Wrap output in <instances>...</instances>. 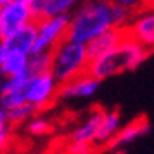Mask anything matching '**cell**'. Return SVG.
<instances>
[{"label": "cell", "instance_id": "cell-1", "mask_svg": "<svg viewBox=\"0 0 154 154\" xmlns=\"http://www.w3.org/2000/svg\"><path fill=\"white\" fill-rule=\"evenodd\" d=\"M132 12L116 2L82 0L69 12L66 38L71 42L87 43L109 28H125Z\"/></svg>", "mask_w": 154, "mask_h": 154}, {"label": "cell", "instance_id": "cell-2", "mask_svg": "<svg viewBox=\"0 0 154 154\" xmlns=\"http://www.w3.org/2000/svg\"><path fill=\"white\" fill-rule=\"evenodd\" d=\"M149 56H151V49L135 42L132 36L125 35L114 47L92 57L87 66V73L102 82L126 71L137 69L146 63Z\"/></svg>", "mask_w": 154, "mask_h": 154}, {"label": "cell", "instance_id": "cell-3", "mask_svg": "<svg viewBox=\"0 0 154 154\" xmlns=\"http://www.w3.org/2000/svg\"><path fill=\"white\" fill-rule=\"evenodd\" d=\"M88 52L83 43L71 42L64 38L50 52V75L57 83H66L71 78L87 73L88 66Z\"/></svg>", "mask_w": 154, "mask_h": 154}, {"label": "cell", "instance_id": "cell-4", "mask_svg": "<svg viewBox=\"0 0 154 154\" xmlns=\"http://www.w3.org/2000/svg\"><path fill=\"white\" fill-rule=\"evenodd\" d=\"M36 33L35 42L29 54L38 52H52L59 42H63L68 33V23L69 14H59V16H45L36 19Z\"/></svg>", "mask_w": 154, "mask_h": 154}, {"label": "cell", "instance_id": "cell-5", "mask_svg": "<svg viewBox=\"0 0 154 154\" xmlns=\"http://www.w3.org/2000/svg\"><path fill=\"white\" fill-rule=\"evenodd\" d=\"M57 90H59V83L54 80L50 71L29 73L28 80L24 83V88H23L24 102L31 104L36 111L45 109L57 97Z\"/></svg>", "mask_w": 154, "mask_h": 154}, {"label": "cell", "instance_id": "cell-6", "mask_svg": "<svg viewBox=\"0 0 154 154\" xmlns=\"http://www.w3.org/2000/svg\"><path fill=\"white\" fill-rule=\"evenodd\" d=\"M31 21H35V17L26 0H9L0 5V26L4 29V36Z\"/></svg>", "mask_w": 154, "mask_h": 154}, {"label": "cell", "instance_id": "cell-7", "mask_svg": "<svg viewBox=\"0 0 154 154\" xmlns=\"http://www.w3.org/2000/svg\"><path fill=\"white\" fill-rule=\"evenodd\" d=\"M100 88V80L92 76L88 73H82L78 76L71 78L69 82L59 85L57 95L68 100H83V99H90Z\"/></svg>", "mask_w": 154, "mask_h": 154}, {"label": "cell", "instance_id": "cell-8", "mask_svg": "<svg viewBox=\"0 0 154 154\" xmlns=\"http://www.w3.org/2000/svg\"><path fill=\"white\" fill-rule=\"evenodd\" d=\"M139 16L130 17L128 24L125 26L126 35L132 36L135 42L144 45L147 49H152L154 45V14L151 9H144L140 12H135Z\"/></svg>", "mask_w": 154, "mask_h": 154}, {"label": "cell", "instance_id": "cell-9", "mask_svg": "<svg viewBox=\"0 0 154 154\" xmlns=\"http://www.w3.org/2000/svg\"><path fill=\"white\" fill-rule=\"evenodd\" d=\"M151 130V125H149V121L146 118H137L130 121V123H126L125 126L121 125L118 128V132L114 133V137H112L109 142H107V147L112 149V151H118L121 147L128 146V144H132L135 142L137 139L140 137H144L147 135Z\"/></svg>", "mask_w": 154, "mask_h": 154}, {"label": "cell", "instance_id": "cell-10", "mask_svg": "<svg viewBox=\"0 0 154 154\" xmlns=\"http://www.w3.org/2000/svg\"><path fill=\"white\" fill-rule=\"evenodd\" d=\"M28 57L29 54L19 49H12L5 43H0V73L2 76H14L28 71Z\"/></svg>", "mask_w": 154, "mask_h": 154}, {"label": "cell", "instance_id": "cell-11", "mask_svg": "<svg viewBox=\"0 0 154 154\" xmlns=\"http://www.w3.org/2000/svg\"><path fill=\"white\" fill-rule=\"evenodd\" d=\"M102 114H104L102 109H94L87 118L82 119V121L73 128V132H71V135H69L71 142L88 144V146L94 147L95 137H97L99 125H100V119H102Z\"/></svg>", "mask_w": 154, "mask_h": 154}, {"label": "cell", "instance_id": "cell-12", "mask_svg": "<svg viewBox=\"0 0 154 154\" xmlns=\"http://www.w3.org/2000/svg\"><path fill=\"white\" fill-rule=\"evenodd\" d=\"M35 33H36V23L31 21L19 26L12 33L5 35L2 42L5 45H9V47H12V49H19L23 52L29 54L31 47H33V42H35Z\"/></svg>", "mask_w": 154, "mask_h": 154}, {"label": "cell", "instance_id": "cell-13", "mask_svg": "<svg viewBox=\"0 0 154 154\" xmlns=\"http://www.w3.org/2000/svg\"><path fill=\"white\" fill-rule=\"evenodd\" d=\"M126 35V29L125 28H109L102 31L100 35H97L95 38H92L90 42L87 43V52H88V57H95L99 54H102L106 50H109L111 47H114L116 43Z\"/></svg>", "mask_w": 154, "mask_h": 154}, {"label": "cell", "instance_id": "cell-14", "mask_svg": "<svg viewBox=\"0 0 154 154\" xmlns=\"http://www.w3.org/2000/svg\"><path fill=\"white\" fill-rule=\"evenodd\" d=\"M119 126H121V114H119V111H104L94 146H107V142L114 137V133L118 132Z\"/></svg>", "mask_w": 154, "mask_h": 154}, {"label": "cell", "instance_id": "cell-15", "mask_svg": "<svg viewBox=\"0 0 154 154\" xmlns=\"http://www.w3.org/2000/svg\"><path fill=\"white\" fill-rule=\"evenodd\" d=\"M5 114H7L9 125H23V123H26L31 116H35L36 109L31 104H28V102H23V104H17V106H14V107L7 109Z\"/></svg>", "mask_w": 154, "mask_h": 154}, {"label": "cell", "instance_id": "cell-16", "mask_svg": "<svg viewBox=\"0 0 154 154\" xmlns=\"http://www.w3.org/2000/svg\"><path fill=\"white\" fill-rule=\"evenodd\" d=\"M82 0H47L43 9L45 16H59V14H69Z\"/></svg>", "mask_w": 154, "mask_h": 154}, {"label": "cell", "instance_id": "cell-17", "mask_svg": "<svg viewBox=\"0 0 154 154\" xmlns=\"http://www.w3.org/2000/svg\"><path fill=\"white\" fill-rule=\"evenodd\" d=\"M50 69V52L29 54L28 57V73H43Z\"/></svg>", "mask_w": 154, "mask_h": 154}, {"label": "cell", "instance_id": "cell-18", "mask_svg": "<svg viewBox=\"0 0 154 154\" xmlns=\"http://www.w3.org/2000/svg\"><path fill=\"white\" fill-rule=\"evenodd\" d=\"M26 128H28V132L31 135H35V137H40V135H47L50 132V125L49 119L42 118V116H31V118L26 121Z\"/></svg>", "mask_w": 154, "mask_h": 154}, {"label": "cell", "instance_id": "cell-19", "mask_svg": "<svg viewBox=\"0 0 154 154\" xmlns=\"http://www.w3.org/2000/svg\"><path fill=\"white\" fill-rule=\"evenodd\" d=\"M114 2L121 7H125L126 11H130L132 14L151 7V0H114Z\"/></svg>", "mask_w": 154, "mask_h": 154}, {"label": "cell", "instance_id": "cell-20", "mask_svg": "<svg viewBox=\"0 0 154 154\" xmlns=\"http://www.w3.org/2000/svg\"><path fill=\"white\" fill-rule=\"evenodd\" d=\"M92 152V146L88 144H80V142H71L66 147V154H90Z\"/></svg>", "mask_w": 154, "mask_h": 154}, {"label": "cell", "instance_id": "cell-21", "mask_svg": "<svg viewBox=\"0 0 154 154\" xmlns=\"http://www.w3.org/2000/svg\"><path fill=\"white\" fill-rule=\"evenodd\" d=\"M9 142H11V126L0 130V151H4L9 146Z\"/></svg>", "mask_w": 154, "mask_h": 154}, {"label": "cell", "instance_id": "cell-22", "mask_svg": "<svg viewBox=\"0 0 154 154\" xmlns=\"http://www.w3.org/2000/svg\"><path fill=\"white\" fill-rule=\"evenodd\" d=\"M9 121H7V114H5V111L0 107V130H4V128H9Z\"/></svg>", "mask_w": 154, "mask_h": 154}, {"label": "cell", "instance_id": "cell-23", "mask_svg": "<svg viewBox=\"0 0 154 154\" xmlns=\"http://www.w3.org/2000/svg\"><path fill=\"white\" fill-rule=\"evenodd\" d=\"M2 40H4V29H2V26H0V43H2Z\"/></svg>", "mask_w": 154, "mask_h": 154}, {"label": "cell", "instance_id": "cell-24", "mask_svg": "<svg viewBox=\"0 0 154 154\" xmlns=\"http://www.w3.org/2000/svg\"><path fill=\"white\" fill-rule=\"evenodd\" d=\"M9 0H0V5H4V4H7Z\"/></svg>", "mask_w": 154, "mask_h": 154}, {"label": "cell", "instance_id": "cell-25", "mask_svg": "<svg viewBox=\"0 0 154 154\" xmlns=\"http://www.w3.org/2000/svg\"><path fill=\"white\" fill-rule=\"evenodd\" d=\"M2 80H4V76H2V73H0V85H2Z\"/></svg>", "mask_w": 154, "mask_h": 154}, {"label": "cell", "instance_id": "cell-26", "mask_svg": "<svg viewBox=\"0 0 154 154\" xmlns=\"http://www.w3.org/2000/svg\"><path fill=\"white\" fill-rule=\"evenodd\" d=\"M106 2H114V0H106Z\"/></svg>", "mask_w": 154, "mask_h": 154}, {"label": "cell", "instance_id": "cell-27", "mask_svg": "<svg viewBox=\"0 0 154 154\" xmlns=\"http://www.w3.org/2000/svg\"><path fill=\"white\" fill-rule=\"evenodd\" d=\"M90 154H95V152H90Z\"/></svg>", "mask_w": 154, "mask_h": 154}]
</instances>
